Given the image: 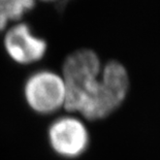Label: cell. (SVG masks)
Segmentation results:
<instances>
[{
  "instance_id": "1",
  "label": "cell",
  "mask_w": 160,
  "mask_h": 160,
  "mask_svg": "<svg viewBox=\"0 0 160 160\" xmlns=\"http://www.w3.org/2000/svg\"><path fill=\"white\" fill-rule=\"evenodd\" d=\"M101 68L99 56L88 48L78 49L65 58L61 76L65 85L64 108L67 112L93 120L100 89Z\"/></svg>"
},
{
  "instance_id": "2",
  "label": "cell",
  "mask_w": 160,
  "mask_h": 160,
  "mask_svg": "<svg viewBox=\"0 0 160 160\" xmlns=\"http://www.w3.org/2000/svg\"><path fill=\"white\" fill-rule=\"evenodd\" d=\"M27 105L38 115H51L65 104V85L62 76L50 69H39L27 78L23 87Z\"/></svg>"
},
{
  "instance_id": "3",
  "label": "cell",
  "mask_w": 160,
  "mask_h": 160,
  "mask_svg": "<svg viewBox=\"0 0 160 160\" xmlns=\"http://www.w3.org/2000/svg\"><path fill=\"white\" fill-rule=\"evenodd\" d=\"M89 132L80 119L66 115L55 119L48 128V142L56 155L73 159L86 152Z\"/></svg>"
},
{
  "instance_id": "4",
  "label": "cell",
  "mask_w": 160,
  "mask_h": 160,
  "mask_svg": "<svg viewBox=\"0 0 160 160\" xmlns=\"http://www.w3.org/2000/svg\"><path fill=\"white\" fill-rule=\"evenodd\" d=\"M100 91L95 112V120L113 114L123 103L129 90V74L118 60H110L100 71Z\"/></svg>"
},
{
  "instance_id": "5",
  "label": "cell",
  "mask_w": 160,
  "mask_h": 160,
  "mask_svg": "<svg viewBox=\"0 0 160 160\" xmlns=\"http://www.w3.org/2000/svg\"><path fill=\"white\" fill-rule=\"evenodd\" d=\"M3 45L8 57L21 65L38 62L48 51L45 38L36 35L31 27L24 22L16 24L6 31Z\"/></svg>"
},
{
  "instance_id": "6",
  "label": "cell",
  "mask_w": 160,
  "mask_h": 160,
  "mask_svg": "<svg viewBox=\"0 0 160 160\" xmlns=\"http://www.w3.org/2000/svg\"><path fill=\"white\" fill-rule=\"evenodd\" d=\"M35 0H0V32L34 8Z\"/></svg>"
},
{
  "instance_id": "7",
  "label": "cell",
  "mask_w": 160,
  "mask_h": 160,
  "mask_svg": "<svg viewBox=\"0 0 160 160\" xmlns=\"http://www.w3.org/2000/svg\"><path fill=\"white\" fill-rule=\"evenodd\" d=\"M71 1V0H61L59 3H57V8L60 12H63V9L66 8V5Z\"/></svg>"
},
{
  "instance_id": "8",
  "label": "cell",
  "mask_w": 160,
  "mask_h": 160,
  "mask_svg": "<svg viewBox=\"0 0 160 160\" xmlns=\"http://www.w3.org/2000/svg\"><path fill=\"white\" fill-rule=\"evenodd\" d=\"M42 1H48V2H50V1H57V3H59L61 0H42Z\"/></svg>"
}]
</instances>
